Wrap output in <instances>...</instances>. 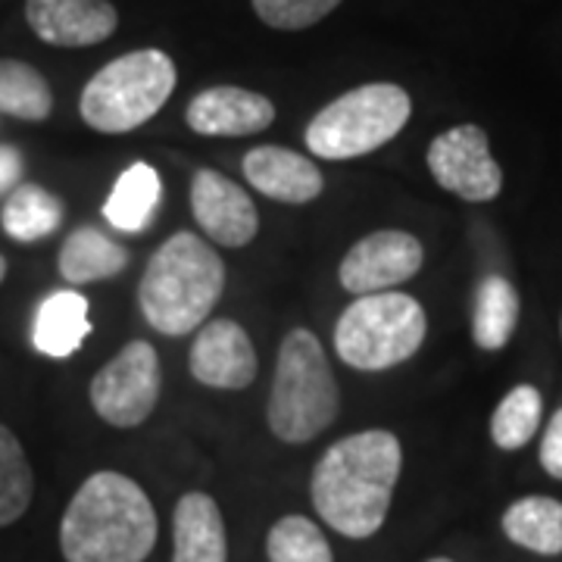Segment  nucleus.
Masks as SVG:
<instances>
[{"instance_id":"nucleus-1","label":"nucleus","mask_w":562,"mask_h":562,"mask_svg":"<svg viewBox=\"0 0 562 562\" xmlns=\"http://www.w3.org/2000/svg\"><path fill=\"white\" fill-rule=\"evenodd\" d=\"M401 469V441L384 428L357 431L331 443L310 479V497L319 519L350 541L372 538L387 519Z\"/></svg>"},{"instance_id":"nucleus-2","label":"nucleus","mask_w":562,"mask_h":562,"mask_svg":"<svg viewBox=\"0 0 562 562\" xmlns=\"http://www.w3.org/2000/svg\"><path fill=\"white\" fill-rule=\"evenodd\" d=\"M157 543V509L122 472H94L69 501L60 522L66 562H144Z\"/></svg>"},{"instance_id":"nucleus-3","label":"nucleus","mask_w":562,"mask_h":562,"mask_svg":"<svg viewBox=\"0 0 562 562\" xmlns=\"http://www.w3.org/2000/svg\"><path fill=\"white\" fill-rule=\"evenodd\" d=\"M225 288V262L194 232H176L154 250L138 284V306L150 328L181 338L210 319Z\"/></svg>"},{"instance_id":"nucleus-4","label":"nucleus","mask_w":562,"mask_h":562,"mask_svg":"<svg viewBox=\"0 0 562 562\" xmlns=\"http://www.w3.org/2000/svg\"><path fill=\"white\" fill-rule=\"evenodd\" d=\"M341 394L319 338L306 328L284 335L266 419L281 443H306L338 419Z\"/></svg>"},{"instance_id":"nucleus-5","label":"nucleus","mask_w":562,"mask_h":562,"mask_svg":"<svg viewBox=\"0 0 562 562\" xmlns=\"http://www.w3.org/2000/svg\"><path fill=\"white\" fill-rule=\"evenodd\" d=\"M176 63L157 47L132 50L106 63L94 79L81 88L79 113L94 132L125 135L160 113L176 91Z\"/></svg>"},{"instance_id":"nucleus-6","label":"nucleus","mask_w":562,"mask_h":562,"mask_svg":"<svg viewBox=\"0 0 562 562\" xmlns=\"http://www.w3.org/2000/svg\"><path fill=\"white\" fill-rule=\"evenodd\" d=\"M409 116L413 101L401 85H360L310 120L306 147L322 160H357L397 138Z\"/></svg>"},{"instance_id":"nucleus-7","label":"nucleus","mask_w":562,"mask_h":562,"mask_svg":"<svg viewBox=\"0 0 562 562\" xmlns=\"http://www.w3.org/2000/svg\"><path fill=\"white\" fill-rule=\"evenodd\" d=\"M428 335V316L422 303L401 291H382L357 297L335 325V350L350 369L384 372L416 350Z\"/></svg>"},{"instance_id":"nucleus-8","label":"nucleus","mask_w":562,"mask_h":562,"mask_svg":"<svg viewBox=\"0 0 562 562\" xmlns=\"http://www.w3.org/2000/svg\"><path fill=\"white\" fill-rule=\"evenodd\" d=\"M91 406L113 428H138L160 401V357L154 344L132 341L91 382Z\"/></svg>"},{"instance_id":"nucleus-9","label":"nucleus","mask_w":562,"mask_h":562,"mask_svg":"<svg viewBox=\"0 0 562 562\" xmlns=\"http://www.w3.org/2000/svg\"><path fill=\"white\" fill-rule=\"evenodd\" d=\"M428 169L443 191L469 203L494 201L503 191V169L491 157L487 132L462 122L428 144Z\"/></svg>"},{"instance_id":"nucleus-10","label":"nucleus","mask_w":562,"mask_h":562,"mask_svg":"<svg viewBox=\"0 0 562 562\" xmlns=\"http://www.w3.org/2000/svg\"><path fill=\"white\" fill-rule=\"evenodd\" d=\"M425 262V250L416 235L384 228L372 232L362 241H357L341 260L338 279L344 291L366 297V294H382L394 284L409 281Z\"/></svg>"},{"instance_id":"nucleus-11","label":"nucleus","mask_w":562,"mask_h":562,"mask_svg":"<svg viewBox=\"0 0 562 562\" xmlns=\"http://www.w3.org/2000/svg\"><path fill=\"white\" fill-rule=\"evenodd\" d=\"M191 210L203 235L222 247H244L257 238L260 216L257 206L228 176L216 169H201L191 181Z\"/></svg>"},{"instance_id":"nucleus-12","label":"nucleus","mask_w":562,"mask_h":562,"mask_svg":"<svg viewBox=\"0 0 562 562\" xmlns=\"http://www.w3.org/2000/svg\"><path fill=\"white\" fill-rule=\"evenodd\" d=\"M191 375L216 391H244L257 379V350L250 335L235 319L201 325L191 347Z\"/></svg>"},{"instance_id":"nucleus-13","label":"nucleus","mask_w":562,"mask_h":562,"mask_svg":"<svg viewBox=\"0 0 562 562\" xmlns=\"http://www.w3.org/2000/svg\"><path fill=\"white\" fill-rule=\"evenodd\" d=\"M25 22L50 47H91L116 32L120 13L110 0H25Z\"/></svg>"},{"instance_id":"nucleus-14","label":"nucleus","mask_w":562,"mask_h":562,"mask_svg":"<svg viewBox=\"0 0 562 562\" xmlns=\"http://www.w3.org/2000/svg\"><path fill=\"white\" fill-rule=\"evenodd\" d=\"M184 120L191 132L206 138H247V135H260L262 128L276 122V106L266 94L235 85H220V88H206L188 103Z\"/></svg>"},{"instance_id":"nucleus-15","label":"nucleus","mask_w":562,"mask_h":562,"mask_svg":"<svg viewBox=\"0 0 562 562\" xmlns=\"http://www.w3.org/2000/svg\"><path fill=\"white\" fill-rule=\"evenodd\" d=\"M244 179L250 181L262 198L279 203H310L322 194V172L310 157L288 150L279 144H266L247 150L241 162Z\"/></svg>"},{"instance_id":"nucleus-16","label":"nucleus","mask_w":562,"mask_h":562,"mask_svg":"<svg viewBox=\"0 0 562 562\" xmlns=\"http://www.w3.org/2000/svg\"><path fill=\"white\" fill-rule=\"evenodd\" d=\"M172 562H228V535L220 503L191 491L172 513Z\"/></svg>"},{"instance_id":"nucleus-17","label":"nucleus","mask_w":562,"mask_h":562,"mask_svg":"<svg viewBox=\"0 0 562 562\" xmlns=\"http://www.w3.org/2000/svg\"><path fill=\"white\" fill-rule=\"evenodd\" d=\"M88 297H81L79 291H54L41 301L35 313V328H32V341L35 350L50 357V360H66L81 347V341L91 335V322H88Z\"/></svg>"},{"instance_id":"nucleus-18","label":"nucleus","mask_w":562,"mask_h":562,"mask_svg":"<svg viewBox=\"0 0 562 562\" xmlns=\"http://www.w3.org/2000/svg\"><path fill=\"white\" fill-rule=\"evenodd\" d=\"M160 198V172L150 162H135L113 184L110 198L103 203V220L110 222L113 228H120V232L138 235V232H144L154 222Z\"/></svg>"},{"instance_id":"nucleus-19","label":"nucleus","mask_w":562,"mask_h":562,"mask_svg":"<svg viewBox=\"0 0 562 562\" xmlns=\"http://www.w3.org/2000/svg\"><path fill=\"white\" fill-rule=\"evenodd\" d=\"M128 250L122 244L110 241L101 228H76L60 247V276L69 284H91V281H103L120 276L128 266Z\"/></svg>"},{"instance_id":"nucleus-20","label":"nucleus","mask_w":562,"mask_h":562,"mask_svg":"<svg viewBox=\"0 0 562 562\" xmlns=\"http://www.w3.org/2000/svg\"><path fill=\"white\" fill-rule=\"evenodd\" d=\"M503 535L541 557L562 553V503L557 497H522L503 513Z\"/></svg>"},{"instance_id":"nucleus-21","label":"nucleus","mask_w":562,"mask_h":562,"mask_svg":"<svg viewBox=\"0 0 562 562\" xmlns=\"http://www.w3.org/2000/svg\"><path fill=\"white\" fill-rule=\"evenodd\" d=\"M519 325V291L503 276H484L475 288L472 338L482 350H503Z\"/></svg>"},{"instance_id":"nucleus-22","label":"nucleus","mask_w":562,"mask_h":562,"mask_svg":"<svg viewBox=\"0 0 562 562\" xmlns=\"http://www.w3.org/2000/svg\"><path fill=\"white\" fill-rule=\"evenodd\" d=\"M63 222V203L41 184H16L3 203V232L20 244L54 235Z\"/></svg>"},{"instance_id":"nucleus-23","label":"nucleus","mask_w":562,"mask_h":562,"mask_svg":"<svg viewBox=\"0 0 562 562\" xmlns=\"http://www.w3.org/2000/svg\"><path fill=\"white\" fill-rule=\"evenodd\" d=\"M0 113L22 122H44L54 113V91L35 66L0 60Z\"/></svg>"},{"instance_id":"nucleus-24","label":"nucleus","mask_w":562,"mask_h":562,"mask_svg":"<svg viewBox=\"0 0 562 562\" xmlns=\"http://www.w3.org/2000/svg\"><path fill=\"white\" fill-rule=\"evenodd\" d=\"M35 497V475L20 438L0 425V528L13 525L25 516Z\"/></svg>"},{"instance_id":"nucleus-25","label":"nucleus","mask_w":562,"mask_h":562,"mask_svg":"<svg viewBox=\"0 0 562 562\" xmlns=\"http://www.w3.org/2000/svg\"><path fill=\"white\" fill-rule=\"evenodd\" d=\"M543 401L541 391L535 384H519L513 387L501 406L494 409V419H491V438L501 450H522L525 443L538 435V425H541Z\"/></svg>"},{"instance_id":"nucleus-26","label":"nucleus","mask_w":562,"mask_h":562,"mask_svg":"<svg viewBox=\"0 0 562 562\" xmlns=\"http://www.w3.org/2000/svg\"><path fill=\"white\" fill-rule=\"evenodd\" d=\"M269 562H335L322 528L306 516H284L266 538Z\"/></svg>"},{"instance_id":"nucleus-27","label":"nucleus","mask_w":562,"mask_h":562,"mask_svg":"<svg viewBox=\"0 0 562 562\" xmlns=\"http://www.w3.org/2000/svg\"><path fill=\"white\" fill-rule=\"evenodd\" d=\"M250 3H254V13L269 29H279V32L310 29L341 7V0H250Z\"/></svg>"},{"instance_id":"nucleus-28","label":"nucleus","mask_w":562,"mask_h":562,"mask_svg":"<svg viewBox=\"0 0 562 562\" xmlns=\"http://www.w3.org/2000/svg\"><path fill=\"white\" fill-rule=\"evenodd\" d=\"M541 465L550 479L562 482V406L553 413V419L547 422L541 441Z\"/></svg>"},{"instance_id":"nucleus-29","label":"nucleus","mask_w":562,"mask_h":562,"mask_svg":"<svg viewBox=\"0 0 562 562\" xmlns=\"http://www.w3.org/2000/svg\"><path fill=\"white\" fill-rule=\"evenodd\" d=\"M22 179V157L16 147L0 144V194H10Z\"/></svg>"},{"instance_id":"nucleus-30","label":"nucleus","mask_w":562,"mask_h":562,"mask_svg":"<svg viewBox=\"0 0 562 562\" xmlns=\"http://www.w3.org/2000/svg\"><path fill=\"white\" fill-rule=\"evenodd\" d=\"M3 276H7V260L0 257V281H3Z\"/></svg>"},{"instance_id":"nucleus-31","label":"nucleus","mask_w":562,"mask_h":562,"mask_svg":"<svg viewBox=\"0 0 562 562\" xmlns=\"http://www.w3.org/2000/svg\"><path fill=\"white\" fill-rule=\"evenodd\" d=\"M428 562H453V560H447V557H435V560H428Z\"/></svg>"},{"instance_id":"nucleus-32","label":"nucleus","mask_w":562,"mask_h":562,"mask_svg":"<svg viewBox=\"0 0 562 562\" xmlns=\"http://www.w3.org/2000/svg\"><path fill=\"white\" fill-rule=\"evenodd\" d=\"M560 335H562V322H560Z\"/></svg>"}]
</instances>
